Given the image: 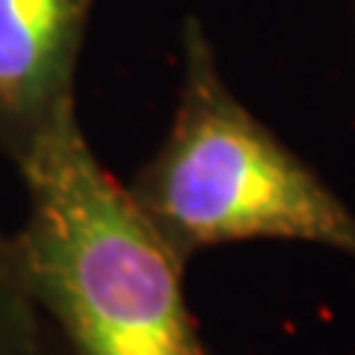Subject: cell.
Masks as SVG:
<instances>
[{"label":"cell","instance_id":"2","mask_svg":"<svg viewBox=\"0 0 355 355\" xmlns=\"http://www.w3.org/2000/svg\"><path fill=\"white\" fill-rule=\"evenodd\" d=\"M130 196L184 263L243 240L314 243L355 261L352 207L237 101L196 18L172 128Z\"/></svg>","mask_w":355,"mask_h":355},{"label":"cell","instance_id":"4","mask_svg":"<svg viewBox=\"0 0 355 355\" xmlns=\"http://www.w3.org/2000/svg\"><path fill=\"white\" fill-rule=\"evenodd\" d=\"M0 355H71L18 270L12 240L0 231Z\"/></svg>","mask_w":355,"mask_h":355},{"label":"cell","instance_id":"1","mask_svg":"<svg viewBox=\"0 0 355 355\" xmlns=\"http://www.w3.org/2000/svg\"><path fill=\"white\" fill-rule=\"evenodd\" d=\"M18 270L71 355H207L184 261L69 121L18 163Z\"/></svg>","mask_w":355,"mask_h":355},{"label":"cell","instance_id":"3","mask_svg":"<svg viewBox=\"0 0 355 355\" xmlns=\"http://www.w3.org/2000/svg\"><path fill=\"white\" fill-rule=\"evenodd\" d=\"M92 0H0V151L15 166L77 119Z\"/></svg>","mask_w":355,"mask_h":355}]
</instances>
